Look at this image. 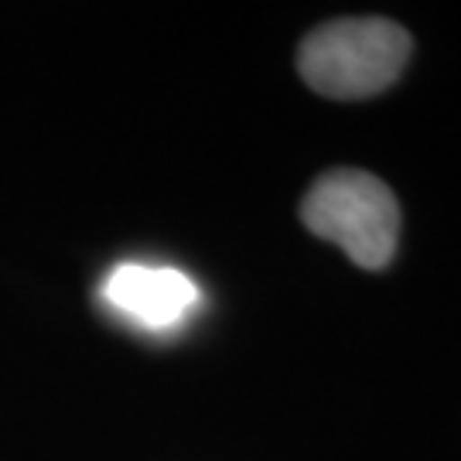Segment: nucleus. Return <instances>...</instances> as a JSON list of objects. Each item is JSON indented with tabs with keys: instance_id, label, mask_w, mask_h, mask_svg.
Returning <instances> with one entry per match:
<instances>
[{
	"instance_id": "nucleus-1",
	"label": "nucleus",
	"mask_w": 461,
	"mask_h": 461,
	"mask_svg": "<svg viewBox=\"0 0 461 461\" xmlns=\"http://www.w3.org/2000/svg\"><path fill=\"white\" fill-rule=\"evenodd\" d=\"M413 41L386 17H339L297 49V72L325 99H369L400 79L411 62Z\"/></svg>"
},
{
	"instance_id": "nucleus-2",
	"label": "nucleus",
	"mask_w": 461,
	"mask_h": 461,
	"mask_svg": "<svg viewBox=\"0 0 461 461\" xmlns=\"http://www.w3.org/2000/svg\"><path fill=\"white\" fill-rule=\"evenodd\" d=\"M301 222L363 270L390 267L400 236V205L390 185L359 167L325 171L301 198Z\"/></svg>"
},
{
	"instance_id": "nucleus-3",
	"label": "nucleus",
	"mask_w": 461,
	"mask_h": 461,
	"mask_svg": "<svg viewBox=\"0 0 461 461\" xmlns=\"http://www.w3.org/2000/svg\"><path fill=\"white\" fill-rule=\"evenodd\" d=\"M106 301L148 329H167L195 308L198 287L175 267L120 264L106 277Z\"/></svg>"
}]
</instances>
